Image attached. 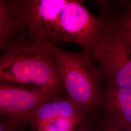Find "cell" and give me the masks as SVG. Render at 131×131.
<instances>
[{
	"instance_id": "6da1fadb",
	"label": "cell",
	"mask_w": 131,
	"mask_h": 131,
	"mask_svg": "<svg viewBox=\"0 0 131 131\" xmlns=\"http://www.w3.org/2000/svg\"><path fill=\"white\" fill-rule=\"evenodd\" d=\"M29 37L58 46L70 43L92 56L107 25L79 0H24Z\"/></svg>"
},
{
	"instance_id": "7a4b0ae2",
	"label": "cell",
	"mask_w": 131,
	"mask_h": 131,
	"mask_svg": "<svg viewBox=\"0 0 131 131\" xmlns=\"http://www.w3.org/2000/svg\"><path fill=\"white\" fill-rule=\"evenodd\" d=\"M1 50L0 82L67 94L56 60L45 41L24 35Z\"/></svg>"
},
{
	"instance_id": "3957f363",
	"label": "cell",
	"mask_w": 131,
	"mask_h": 131,
	"mask_svg": "<svg viewBox=\"0 0 131 131\" xmlns=\"http://www.w3.org/2000/svg\"><path fill=\"white\" fill-rule=\"evenodd\" d=\"M45 42L56 60L67 96L91 118L100 104L103 80L98 68L84 52H70Z\"/></svg>"
},
{
	"instance_id": "277c9868",
	"label": "cell",
	"mask_w": 131,
	"mask_h": 131,
	"mask_svg": "<svg viewBox=\"0 0 131 131\" xmlns=\"http://www.w3.org/2000/svg\"><path fill=\"white\" fill-rule=\"evenodd\" d=\"M107 20L92 59L106 84L131 89V42L124 28L114 19Z\"/></svg>"
},
{
	"instance_id": "5b68a950",
	"label": "cell",
	"mask_w": 131,
	"mask_h": 131,
	"mask_svg": "<svg viewBox=\"0 0 131 131\" xmlns=\"http://www.w3.org/2000/svg\"><path fill=\"white\" fill-rule=\"evenodd\" d=\"M62 95L33 86L0 82V121L24 128L39 105Z\"/></svg>"
},
{
	"instance_id": "8992f818",
	"label": "cell",
	"mask_w": 131,
	"mask_h": 131,
	"mask_svg": "<svg viewBox=\"0 0 131 131\" xmlns=\"http://www.w3.org/2000/svg\"><path fill=\"white\" fill-rule=\"evenodd\" d=\"M90 123L131 128V89L106 84Z\"/></svg>"
},
{
	"instance_id": "52a82bcc",
	"label": "cell",
	"mask_w": 131,
	"mask_h": 131,
	"mask_svg": "<svg viewBox=\"0 0 131 131\" xmlns=\"http://www.w3.org/2000/svg\"><path fill=\"white\" fill-rule=\"evenodd\" d=\"M64 117L78 122L81 126L89 124L90 117L67 95L50 99L39 105L30 117L29 126L33 131L44 122Z\"/></svg>"
},
{
	"instance_id": "ba28073f",
	"label": "cell",
	"mask_w": 131,
	"mask_h": 131,
	"mask_svg": "<svg viewBox=\"0 0 131 131\" xmlns=\"http://www.w3.org/2000/svg\"><path fill=\"white\" fill-rule=\"evenodd\" d=\"M26 34L24 0H0V50Z\"/></svg>"
},
{
	"instance_id": "9c48e42d",
	"label": "cell",
	"mask_w": 131,
	"mask_h": 131,
	"mask_svg": "<svg viewBox=\"0 0 131 131\" xmlns=\"http://www.w3.org/2000/svg\"><path fill=\"white\" fill-rule=\"evenodd\" d=\"M84 126V125H83ZM82 126L78 122L67 118H53L37 127L34 131H74Z\"/></svg>"
},
{
	"instance_id": "30bf717a",
	"label": "cell",
	"mask_w": 131,
	"mask_h": 131,
	"mask_svg": "<svg viewBox=\"0 0 131 131\" xmlns=\"http://www.w3.org/2000/svg\"><path fill=\"white\" fill-rule=\"evenodd\" d=\"M114 19L122 26L131 30V2L127 3L121 14Z\"/></svg>"
},
{
	"instance_id": "8fae6325",
	"label": "cell",
	"mask_w": 131,
	"mask_h": 131,
	"mask_svg": "<svg viewBox=\"0 0 131 131\" xmlns=\"http://www.w3.org/2000/svg\"><path fill=\"white\" fill-rule=\"evenodd\" d=\"M92 131H131V128H122L98 123H92L90 124Z\"/></svg>"
},
{
	"instance_id": "7c38bea8",
	"label": "cell",
	"mask_w": 131,
	"mask_h": 131,
	"mask_svg": "<svg viewBox=\"0 0 131 131\" xmlns=\"http://www.w3.org/2000/svg\"><path fill=\"white\" fill-rule=\"evenodd\" d=\"M0 131H34L25 130L24 128L17 126L9 123L0 121Z\"/></svg>"
},
{
	"instance_id": "4fadbf2b",
	"label": "cell",
	"mask_w": 131,
	"mask_h": 131,
	"mask_svg": "<svg viewBox=\"0 0 131 131\" xmlns=\"http://www.w3.org/2000/svg\"><path fill=\"white\" fill-rule=\"evenodd\" d=\"M74 131H92V129L89 124H86L76 128Z\"/></svg>"
},
{
	"instance_id": "5bb4252c",
	"label": "cell",
	"mask_w": 131,
	"mask_h": 131,
	"mask_svg": "<svg viewBox=\"0 0 131 131\" xmlns=\"http://www.w3.org/2000/svg\"><path fill=\"white\" fill-rule=\"evenodd\" d=\"M121 26H122V25H121ZM122 27L124 28V29L125 30V32H126V33L127 35L128 36V38L130 39V41H131V30L129 29H127V28H125V27H123V26H122Z\"/></svg>"
}]
</instances>
